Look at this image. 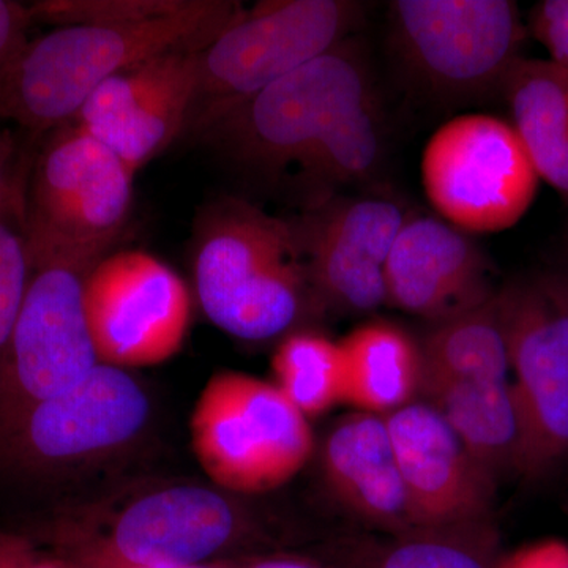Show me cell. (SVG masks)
Wrapping results in <instances>:
<instances>
[{
  "label": "cell",
  "instance_id": "obj_1",
  "mask_svg": "<svg viewBox=\"0 0 568 568\" xmlns=\"http://www.w3.org/2000/svg\"><path fill=\"white\" fill-rule=\"evenodd\" d=\"M242 9L226 0H190L159 20L55 28L29 41L0 74V121L33 136L55 132L115 74L166 52L203 50Z\"/></svg>",
  "mask_w": 568,
  "mask_h": 568
},
{
  "label": "cell",
  "instance_id": "obj_2",
  "mask_svg": "<svg viewBox=\"0 0 568 568\" xmlns=\"http://www.w3.org/2000/svg\"><path fill=\"white\" fill-rule=\"evenodd\" d=\"M377 100L365 47L354 37L268 85L204 130L244 166L278 175L291 168L334 196L346 122Z\"/></svg>",
  "mask_w": 568,
  "mask_h": 568
},
{
  "label": "cell",
  "instance_id": "obj_3",
  "mask_svg": "<svg viewBox=\"0 0 568 568\" xmlns=\"http://www.w3.org/2000/svg\"><path fill=\"white\" fill-rule=\"evenodd\" d=\"M193 280L204 315L224 334L265 342L323 310L293 222L226 197L196 224Z\"/></svg>",
  "mask_w": 568,
  "mask_h": 568
},
{
  "label": "cell",
  "instance_id": "obj_4",
  "mask_svg": "<svg viewBox=\"0 0 568 568\" xmlns=\"http://www.w3.org/2000/svg\"><path fill=\"white\" fill-rule=\"evenodd\" d=\"M364 6L353 0H271L242 9L197 55L189 125L203 133L268 85L354 37Z\"/></svg>",
  "mask_w": 568,
  "mask_h": 568
},
{
  "label": "cell",
  "instance_id": "obj_5",
  "mask_svg": "<svg viewBox=\"0 0 568 568\" xmlns=\"http://www.w3.org/2000/svg\"><path fill=\"white\" fill-rule=\"evenodd\" d=\"M190 435L212 484L241 495L287 484L315 447L308 418L274 383L231 369L205 383L194 403Z\"/></svg>",
  "mask_w": 568,
  "mask_h": 568
},
{
  "label": "cell",
  "instance_id": "obj_6",
  "mask_svg": "<svg viewBox=\"0 0 568 568\" xmlns=\"http://www.w3.org/2000/svg\"><path fill=\"white\" fill-rule=\"evenodd\" d=\"M388 36L407 74L444 102L500 95L528 28L510 0H395Z\"/></svg>",
  "mask_w": 568,
  "mask_h": 568
},
{
  "label": "cell",
  "instance_id": "obj_7",
  "mask_svg": "<svg viewBox=\"0 0 568 568\" xmlns=\"http://www.w3.org/2000/svg\"><path fill=\"white\" fill-rule=\"evenodd\" d=\"M134 174L77 123L55 130L29 175L32 256L99 264L129 222Z\"/></svg>",
  "mask_w": 568,
  "mask_h": 568
},
{
  "label": "cell",
  "instance_id": "obj_8",
  "mask_svg": "<svg viewBox=\"0 0 568 568\" xmlns=\"http://www.w3.org/2000/svg\"><path fill=\"white\" fill-rule=\"evenodd\" d=\"M256 540L252 519L222 488L151 489L92 525L63 526L54 548H82L153 567H207Z\"/></svg>",
  "mask_w": 568,
  "mask_h": 568
},
{
  "label": "cell",
  "instance_id": "obj_9",
  "mask_svg": "<svg viewBox=\"0 0 568 568\" xmlns=\"http://www.w3.org/2000/svg\"><path fill=\"white\" fill-rule=\"evenodd\" d=\"M497 302L521 414L518 476L536 480L568 458V274L519 276Z\"/></svg>",
  "mask_w": 568,
  "mask_h": 568
},
{
  "label": "cell",
  "instance_id": "obj_10",
  "mask_svg": "<svg viewBox=\"0 0 568 568\" xmlns=\"http://www.w3.org/2000/svg\"><path fill=\"white\" fill-rule=\"evenodd\" d=\"M151 416L140 381L129 369L99 364L0 429V466L33 476L82 469L136 443Z\"/></svg>",
  "mask_w": 568,
  "mask_h": 568
},
{
  "label": "cell",
  "instance_id": "obj_11",
  "mask_svg": "<svg viewBox=\"0 0 568 568\" xmlns=\"http://www.w3.org/2000/svg\"><path fill=\"white\" fill-rule=\"evenodd\" d=\"M422 182L440 219L467 234H488L526 215L540 178L510 122L466 114L429 138Z\"/></svg>",
  "mask_w": 568,
  "mask_h": 568
},
{
  "label": "cell",
  "instance_id": "obj_12",
  "mask_svg": "<svg viewBox=\"0 0 568 568\" xmlns=\"http://www.w3.org/2000/svg\"><path fill=\"white\" fill-rule=\"evenodd\" d=\"M32 261L28 294L0 362V429L100 364L85 313V282L97 264L61 256Z\"/></svg>",
  "mask_w": 568,
  "mask_h": 568
},
{
  "label": "cell",
  "instance_id": "obj_13",
  "mask_svg": "<svg viewBox=\"0 0 568 568\" xmlns=\"http://www.w3.org/2000/svg\"><path fill=\"white\" fill-rule=\"evenodd\" d=\"M85 313L100 364L142 368L181 351L192 323V295L159 257L122 250L89 274Z\"/></svg>",
  "mask_w": 568,
  "mask_h": 568
},
{
  "label": "cell",
  "instance_id": "obj_14",
  "mask_svg": "<svg viewBox=\"0 0 568 568\" xmlns=\"http://www.w3.org/2000/svg\"><path fill=\"white\" fill-rule=\"evenodd\" d=\"M407 213L384 196H335L293 222L324 308L365 315L387 305L386 264Z\"/></svg>",
  "mask_w": 568,
  "mask_h": 568
},
{
  "label": "cell",
  "instance_id": "obj_15",
  "mask_svg": "<svg viewBox=\"0 0 568 568\" xmlns=\"http://www.w3.org/2000/svg\"><path fill=\"white\" fill-rule=\"evenodd\" d=\"M197 55L166 52L115 74L73 122L138 173L189 126L200 80Z\"/></svg>",
  "mask_w": 568,
  "mask_h": 568
},
{
  "label": "cell",
  "instance_id": "obj_16",
  "mask_svg": "<svg viewBox=\"0 0 568 568\" xmlns=\"http://www.w3.org/2000/svg\"><path fill=\"white\" fill-rule=\"evenodd\" d=\"M386 422L418 528L491 519L497 485L435 407L410 402L386 414Z\"/></svg>",
  "mask_w": 568,
  "mask_h": 568
},
{
  "label": "cell",
  "instance_id": "obj_17",
  "mask_svg": "<svg viewBox=\"0 0 568 568\" xmlns=\"http://www.w3.org/2000/svg\"><path fill=\"white\" fill-rule=\"evenodd\" d=\"M491 263L465 231L433 215H407L386 264L387 305L435 324L496 294Z\"/></svg>",
  "mask_w": 568,
  "mask_h": 568
},
{
  "label": "cell",
  "instance_id": "obj_18",
  "mask_svg": "<svg viewBox=\"0 0 568 568\" xmlns=\"http://www.w3.org/2000/svg\"><path fill=\"white\" fill-rule=\"evenodd\" d=\"M325 484L343 507L379 534L418 529L396 462L386 416L339 418L321 448Z\"/></svg>",
  "mask_w": 568,
  "mask_h": 568
},
{
  "label": "cell",
  "instance_id": "obj_19",
  "mask_svg": "<svg viewBox=\"0 0 568 568\" xmlns=\"http://www.w3.org/2000/svg\"><path fill=\"white\" fill-rule=\"evenodd\" d=\"M429 405L443 416L470 458L497 485L518 476L523 424L511 381H457L422 376Z\"/></svg>",
  "mask_w": 568,
  "mask_h": 568
},
{
  "label": "cell",
  "instance_id": "obj_20",
  "mask_svg": "<svg viewBox=\"0 0 568 568\" xmlns=\"http://www.w3.org/2000/svg\"><path fill=\"white\" fill-rule=\"evenodd\" d=\"M500 95L538 178L568 205V71L548 59H518Z\"/></svg>",
  "mask_w": 568,
  "mask_h": 568
},
{
  "label": "cell",
  "instance_id": "obj_21",
  "mask_svg": "<svg viewBox=\"0 0 568 568\" xmlns=\"http://www.w3.org/2000/svg\"><path fill=\"white\" fill-rule=\"evenodd\" d=\"M493 519L336 541L323 562L334 568H500Z\"/></svg>",
  "mask_w": 568,
  "mask_h": 568
},
{
  "label": "cell",
  "instance_id": "obj_22",
  "mask_svg": "<svg viewBox=\"0 0 568 568\" xmlns=\"http://www.w3.org/2000/svg\"><path fill=\"white\" fill-rule=\"evenodd\" d=\"M345 354V403L386 414L413 402L422 387L420 343L390 321H372L339 342Z\"/></svg>",
  "mask_w": 568,
  "mask_h": 568
},
{
  "label": "cell",
  "instance_id": "obj_23",
  "mask_svg": "<svg viewBox=\"0 0 568 568\" xmlns=\"http://www.w3.org/2000/svg\"><path fill=\"white\" fill-rule=\"evenodd\" d=\"M422 376L457 381L510 379L506 328L497 291L484 304L432 324L420 342Z\"/></svg>",
  "mask_w": 568,
  "mask_h": 568
},
{
  "label": "cell",
  "instance_id": "obj_24",
  "mask_svg": "<svg viewBox=\"0 0 568 568\" xmlns=\"http://www.w3.org/2000/svg\"><path fill=\"white\" fill-rule=\"evenodd\" d=\"M276 387L306 418L345 403L346 366L342 345L315 332H294L272 358Z\"/></svg>",
  "mask_w": 568,
  "mask_h": 568
},
{
  "label": "cell",
  "instance_id": "obj_25",
  "mask_svg": "<svg viewBox=\"0 0 568 568\" xmlns=\"http://www.w3.org/2000/svg\"><path fill=\"white\" fill-rule=\"evenodd\" d=\"M32 159L18 156L0 190V362L9 351L33 271L28 220Z\"/></svg>",
  "mask_w": 568,
  "mask_h": 568
},
{
  "label": "cell",
  "instance_id": "obj_26",
  "mask_svg": "<svg viewBox=\"0 0 568 568\" xmlns=\"http://www.w3.org/2000/svg\"><path fill=\"white\" fill-rule=\"evenodd\" d=\"M190 0H40L31 3L33 22L77 26L136 24L170 17Z\"/></svg>",
  "mask_w": 568,
  "mask_h": 568
},
{
  "label": "cell",
  "instance_id": "obj_27",
  "mask_svg": "<svg viewBox=\"0 0 568 568\" xmlns=\"http://www.w3.org/2000/svg\"><path fill=\"white\" fill-rule=\"evenodd\" d=\"M528 33L548 51V61L568 71V0H544L529 14Z\"/></svg>",
  "mask_w": 568,
  "mask_h": 568
},
{
  "label": "cell",
  "instance_id": "obj_28",
  "mask_svg": "<svg viewBox=\"0 0 568 568\" xmlns=\"http://www.w3.org/2000/svg\"><path fill=\"white\" fill-rule=\"evenodd\" d=\"M0 568H85L59 551H44L29 538L0 529Z\"/></svg>",
  "mask_w": 568,
  "mask_h": 568
},
{
  "label": "cell",
  "instance_id": "obj_29",
  "mask_svg": "<svg viewBox=\"0 0 568 568\" xmlns=\"http://www.w3.org/2000/svg\"><path fill=\"white\" fill-rule=\"evenodd\" d=\"M33 24L31 6L14 0H0V74L28 47L29 28Z\"/></svg>",
  "mask_w": 568,
  "mask_h": 568
},
{
  "label": "cell",
  "instance_id": "obj_30",
  "mask_svg": "<svg viewBox=\"0 0 568 568\" xmlns=\"http://www.w3.org/2000/svg\"><path fill=\"white\" fill-rule=\"evenodd\" d=\"M500 568H568V544L545 540L504 556Z\"/></svg>",
  "mask_w": 568,
  "mask_h": 568
},
{
  "label": "cell",
  "instance_id": "obj_31",
  "mask_svg": "<svg viewBox=\"0 0 568 568\" xmlns=\"http://www.w3.org/2000/svg\"><path fill=\"white\" fill-rule=\"evenodd\" d=\"M223 564V562H222ZM224 568H334L323 560L298 558L287 555H264L241 560L237 564H223Z\"/></svg>",
  "mask_w": 568,
  "mask_h": 568
},
{
  "label": "cell",
  "instance_id": "obj_32",
  "mask_svg": "<svg viewBox=\"0 0 568 568\" xmlns=\"http://www.w3.org/2000/svg\"><path fill=\"white\" fill-rule=\"evenodd\" d=\"M55 551L69 556V558L77 560L85 568H224L223 564H215V566L207 567H153V566H134V564L122 562V560L108 558V556L100 555V552L91 551V549L82 548H54Z\"/></svg>",
  "mask_w": 568,
  "mask_h": 568
},
{
  "label": "cell",
  "instance_id": "obj_33",
  "mask_svg": "<svg viewBox=\"0 0 568 568\" xmlns=\"http://www.w3.org/2000/svg\"><path fill=\"white\" fill-rule=\"evenodd\" d=\"M17 159V145H14L9 130H0V190L9 178Z\"/></svg>",
  "mask_w": 568,
  "mask_h": 568
}]
</instances>
